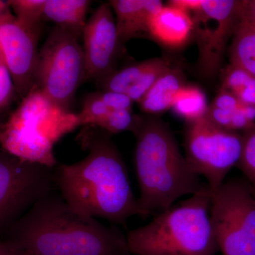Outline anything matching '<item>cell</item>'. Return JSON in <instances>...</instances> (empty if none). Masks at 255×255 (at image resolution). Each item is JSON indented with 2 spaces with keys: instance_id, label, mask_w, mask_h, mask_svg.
<instances>
[{
  "instance_id": "1",
  "label": "cell",
  "mask_w": 255,
  "mask_h": 255,
  "mask_svg": "<svg viewBox=\"0 0 255 255\" xmlns=\"http://www.w3.org/2000/svg\"><path fill=\"white\" fill-rule=\"evenodd\" d=\"M86 157L54 168L55 186L72 209L116 226L140 215L125 162L112 135L85 127L78 136Z\"/></svg>"
},
{
  "instance_id": "2",
  "label": "cell",
  "mask_w": 255,
  "mask_h": 255,
  "mask_svg": "<svg viewBox=\"0 0 255 255\" xmlns=\"http://www.w3.org/2000/svg\"><path fill=\"white\" fill-rule=\"evenodd\" d=\"M23 255H132L127 236L75 211L60 194L38 201L1 238Z\"/></svg>"
},
{
  "instance_id": "3",
  "label": "cell",
  "mask_w": 255,
  "mask_h": 255,
  "mask_svg": "<svg viewBox=\"0 0 255 255\" xmlns=\"http://www.w3.org/2000/svg\"><path fill=\"white\" fill-rule=\"evenodd\" d=\"M134 164L142 219L174 205L179 198L194 195L205 187L182 155L173 132L157 116L142 115L134 132Z\"/></svg>"
},
{
  "instance_id": "4",
  "label": "cell",
  "mask_w": 255,
  "mask_h": 255,
  "mask_svg": "<svg viewBox=\"0 0 255 255\" xmlns=\"http://www.w3.org/2000/svg\"><path fill=\"white\" fill-rule=\"evenodd\" d=\"M207 184L190 198L154 216L145 226L128 231L132 255H215L219 251L210 218Z\"/></svg>"
},
{
  "instance_id": "5",
  "label": "cell",
  "mask_w": 255,
  "mask_h": 255,
  "mask_svg": "<svg viewBox=\"0 0 255 255\" xmlns=\"http://www.w3.org/2000/svg\"><path fill=\"white\" fill-rule=\"evenodd\" d=\"M81 126L79 114L55 105L35 86L4 121L0 147L25 162L55 168V145Z\"/></svg>"
},
{
  "instance_id": "6",
  "label": "cell",
  "mask_w": 255,
  "mask_h": 255,
  "mask_svg": "<svg viewBox=\"0 0 255 255\" xmlns=\"http://www.w3.org/2000/svg\"><path fill=\"white\" fill-rule=\"evenodd\" d=\"M168 4L190 14L192 39L199 50L198 72L213 80L221 71L228 41L241 25L243 0H172Z\"/></svg>"
},
{
  "instance_id": "7",
  "label": "cell",
  "mask_w": 255,
  "mask_h": 255,
  "mask_svg": "<svg viewBox=\"0 0 255 255\" xmlns=\"http://www.w3.org/2000/svg\"><path fill=\"white\" fill-rule=\"evenodd\" d=\"M85 78V57L79 38L66 28L55 26L38 52L36 86L55 105L71 111Z\"/></svg>"
},
{
  "instance_id": "8",
  "label": "cell",
  "mask_w": 255,
  "mask_h": 255,
  "mask_svg": "<svg viewBox=\"0 0 255 255\" xmlns=\"http://www.w3.org/2000/svg\"><path fill=\"white\" fill-rule=\"evenodd\" d=\"M210 218L223 255H255V191L232 179L211 192Z\"/></svg>"
},
{
  "instance_id": "9",
  "label": "cell",
  "mask_w": 255,
  "mask_h": 255,
  "mask_svg": "<svg viewBox=\"0 0 255 255\" xmlns=\"http://www.w3.org/2000/svg\"><path fill=\"white\" fill-rule=\"evenodd\" d=\"M239 132L230 131L204 118L187 123L184 133L186 159L191 169L203 176L211 192L217 190L242 153Z\"/></svg>"
},
{
  "instance_id": "10",
  "label": "cell",
  "mask_w": 255,
  "mask_h": 255,
  "mask_svg": "<svg viewBox=\"0 0 255 255\" xmlns=\"http://www.w3.org/2000/svg\"><path fill=\"white\" fill-rule=\"evenodd\" d=\"M54 186V168L25 162L0 147V239Z\"/></svg>"
},
{
  "instance_id": "11",
  "label": "cell",
  "mask_w": 255,
  "mask_h": 255,
  "mask_svg": "<svg viewBox=\"0 0 255 255\" xmlns=\"http://www.w3.org/2000/svg\"><path fill=\"white\" fill-rule=\"evenodd\" d=\"M82 39L85 80L97 82L117 70L124 45L117 34L115 17L110 2L101 4L87 20Z\"/></svg>"
},
{
  "instance_id": "12",
  "label": "cell",
  "mask_w": 255,
  "mask_h": 255,
  "mask_svg": "<svg viewBox=\"0 0 255 255\" xmlns=\"http://www.w3.org/2000/svg\"><path fill=\"white\" fill-rule=\"evenodd\" d=\"M39 37L20 24L14 14L0 21V46L21 100L36 86Z\"/></svg>"
},
{
  "instance_id": "13",
  "label": "cell",
  "mask_w": 255,
  "mask_h": 255,
  "mask_svg": "<svg viewBox=\"0 0 255 255\" xmlns=\"http://www.w3.org/2000/svg\"><path fill=\"white\" fill-rule=\"evenodd\" d=\"M177 64V63H176ZM176 64L164 58H154L126 65L97 82L100 91L118 92L138 103L151 87Z\"/></svg>"
},
{
  "instance_id": "14",
  "label": "cell",
  "mask_w": 255,
  "mask_h": 255,
  "mask_svg": "<svg viewBox=\"0 0 255 255\" xmlns=\"http://www.w3.org/2000/svg\"><path fill=\"white\" fill-rule=\"evenodd\" d=\"M109 2L116 15L117 34L123 45L133 38H149L151 20L164 6L159 0H112Z\"/></svg>"
},
{
  "instance_id": "15",
  "label": "cell",
  "mask_w": 255,
  "mask_h": 255,
  "mask_svg": "<svg viewBox=\"0 0 255 255\" xmlns=\"http://www.w3.org/2000/svg\"><path fill=\"white\" fill-rule=\"evenodd\" d=\"M192 33L190 14L181 8L167 4L151 20L149 38L164 48L178 50L192 40Z\"/></svg>"
},
{
  "instance_id": "16",
  "label": "cell",
  "mask_w": 255,
  "mask_h": 255,
  "mask_svg": "<svg viewBox=\"0 0 255 255\" xmlns=\"http://www.w3.org/2000/svg\"><path fill=\"white\" fill-rule=\"evenodd\" d=\"M180 65L176 64L164 73L138 102L146 115L158 116L172 109L178 92L187 84Z\"/></svg>"
},
{
  "instance_id": "17",
  "label": "cell",
  "mask_w": 255,
  "mask_h": 255,
  "mask_svg": "<svg viewBox=\"0 0 255 255\" xmlns=\"http://www.w3.org/2000/svg\"><path fill=\"white\" fill-rule=\"evenodd\" d=\"M92 4L89 0H46L43 21L68 29L77 38H82L87 15Z\"/></svg>"
},
{
  "instance_id": "18",
  "label": "cell",
  "mask_w": 255,
  "mask_h": 255,
  "mask_svg": "<svg viewBox=\"0 0 255 255\" xmlns=\"http://www.w3.org/2000/svg\"><path fill=\"white\" fill-rule=\"evenodd\" d=\"M209 107L204 90L199 85L187 83L178 92L171 110L187 123H191L204 118Z\"/></svg>"
},
{
  "instance_id": "19",
  "label": "cell",
  "mask_w": 255,
  "mask_h": 255,
  "mask_svg": "<svg viewBox=\"0 0 255 255\" xmlns=\"http://www.w3.org/2000/svg\"><path fill=\"white\" fill-rule=\"evenodd\" d=\"M231 65L255 77V31L240 25L229 47Z\"/></svg>"
},
{
  "instance_id": "20",
  "label": "cell",
  "mask_w": 255,
  "mask_h": 255,
  "mask_svg": "<svg viewBox=\"0 0 255 255\" xmlns=\"http://www.w3.org/2000/svg\"><path fill=\"white\" fill-rule=\"evenodd\" d=\"M220 90L230 92L245 105L255 107V77L230 64L223 72Z\"/></svg>"
},
{
  "instance_id": "21",
  "label": "cell",
  "mask_w": 255,
  "mask_h": 255,
  "mask_svg": "<svg viewBox=\"0 0 255 255\" xmlns=\"http://www.w3.org/2000/svg\"><path fill=\"white\" fill-rule=\"evenodd\" d=\"M16 21L30 31L41 33L46 0H8Z\"/></svg>"
},
{
  "instance_id": "22",
  "label": "cell",
  "mask_w": 255,
  "mask_h": 255,
  "mask_svg": "<svg viewBox=\"0 0 255 255\" xmlns=\"http://www.w3.org/2000/svg\"><path fill=\"white\" fill-rule=\"evenodd\" d=\"M142 119V115L135 114L132 110H113L99 121L94 127L102 129L112 135L125 131L134 133Z\"/></svg>"
},
{
  "instance_id": "23",
  "label": "cell",
  "mask_w": 255,
  "mask_h": 255,
  "mask_svg": "<svg viewBox=\"0 0 255 255\" xmlns=\"http://www.w3.org/2000/svg\"><path fill=\"white\" fill-rule=\"evenodd\" d=\"M243 147L237 164L255 191V124L242 134Z\"/></svg>"
},
{
  "instance_id": "24",
  "label": "cell",
  "mask_w": 255,
  "mask_h": 255,
  "mask_svg": "<svg viewBox=\"0 0 255 255\" xmlns=\"http://www.w3.org/2000/svg\"><path fill=\"white\" fill-rule=\"evenodd\" d=\"M16 94L0 46V111L7 108Z\"/></svg>"
},
{
  "instance_id": "25",
  "label": "cell",
  "mask_w": 255,
  "mask_h": 255,
  "mask_svg": "<svg viewBox=\"0 0 255 255\" xmlns=\"http://www.w3.org/2000/svg\"><path fill=\"white\" fill-rule=\"evenodd\" d=\"M97 92L101 100L110 110H132L134 102L124 94L109 91Z\"/></svg>"
},
{
  "instance_id": "26",
  "label": "cell",
  "mask_w": 255,
  "mask_h": 255,
  "mask_svg": "<svg viewBox=\"0 0 255 255\" xmlns=\"http://www.w3.org/2000/svg\"><path fill=\"white\" fill-rule=\"evenodd\" d=\"M241 25L255 31V0H243Z\"/></svg>"
},
{
  "instance_id": "27",
  "label": "cell",
  "mask_w": 255,
  "mask_h": 255,
  "mask_svg": "<svg viewBox=\"0 0 255 255\" xmlns=\"http://www.w3.org/2000/svg\"><path fill=\"white\" fill-rule=\"evenodd\" d=\"M0 255H23L19 250L9 242L0 239Z\"/></svg>"
},
{
  "instance_id": "28",
  "label": "cell",
  "mask_w": 255,
  "mask_h": 255,
  "mask_svg": "<svg viewBox=\"0 0 255 255\" xmlns=\"http://www.w3.org/2000/svg\"><path fill=\"white\" fill-rule=\"evenodd\" d=\"M13 15L9 1L0 0V21Z\"/></svg>"
},
{
  "instance_id": "29",
  "label": "cell",
  "mask_w": 255,
  "mask_h": 255,
  "mask_svg": "<svg viewBox=\"0 0 255 255\" xmlns=\"http://www.w3.org/2000/svg\"><path fill=\"white\" fill-rule=\"evenodd\" d=\"M4 121H3L2 119L0 117V133H1V129H2L3 124H4Z\"/></svg>"
}]
</instances>
